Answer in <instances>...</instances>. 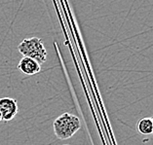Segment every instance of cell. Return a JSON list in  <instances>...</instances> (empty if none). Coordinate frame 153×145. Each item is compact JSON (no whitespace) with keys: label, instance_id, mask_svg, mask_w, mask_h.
Returning <instances> with one entry per match:
<instances>
[{"label":"cell","instance_id":"1","mask_svg":"<svg viewBox=\"0 0 153 145\" xmlns=\"http://www.w3.org/2000/svg\"><path fill=\"white\" fill-rule=\"evenodd\" d=\"M81 128L79 118L70 113H63L53 123V129L59 139L65 140L72 137Z\"/></svg>","mask_w":153,"mask_h":145},{"label":"cell","instance_id":"2","mask_svg":"<svg viewBox=\"0 0 153 145\" xmlns=\"http://www.w3.org/2000/svg\"><path fill=\"white\" fill-rule=\"evenodd\" d=\"M19 52L24 57L34 59L41 65L47 61V51L44 46L43 41L37 37L24 39L18 46Z\"/></svg>","mask_w":153,"mask_h":145},{"label":"cell","instance_id":"3","mask_svg":"<svg viewBox=\"0 0 153 145\" xmlns=\"http://www.w3.org/2000/svg\"><path fill=\"white\" fill-rule=\"evenodd\" d=\"M19 106L17 100L11 98H0V115L2 121L9 122L17 116Z\"/></svg>","mask_w":153,"mask_h":145},{"label":"cell","instance_id":"4","mask_svg":"<svg viewBox=\"0 0 153 145\" xmlns=\"http://www.w3.org/2000/svg\"><path fill=\"white\" fill-rule=\"evenodd\" d=\"M18 68L20 71H22L25 75L32 76L34 74H37L40 72V64L37 61H35L34 59H32L30 58L24 57L19 62Z\"/></svg>","mask_w":153,"mask_h":145},{"label":"cell","instance_id":"5","mask_svg":"<svg viewBox=\"0 0 153 145\" xmlns=\"http://www.w3.org/2000/svg\"><path fill=\"white\" fill-rule=\"evenodd\" d=\"M137 129L140 135H148L153 133V127H152V121L151 118L145 117L140 119L137 124Z\"/></svg>","mask_w":153,"mask_h":145},{"label":"cell","instance_id":"6","mask_svg":"<svg viewBox=\"0 0 153 145\" xmlns=\"http://www.w3.org/2000/svg\"><path fill=\"white\" fill-rule=\"evenodd\" d=\"M151 121H152V127H153V117L151 118Z\"/></svg>","mask_w":153,"mask_h":145},{"label":"cell","instance_id":"7","mask_svg":"<svg viewBox=\"0 0 153 145\" xmlns=\"http://www.w3.org/2000/svg\"><path fill=\"white\" fill-rule=\"evenodd\" d=\"M2 121V118H1V115H0V122Z\"/></svg>","mask_w":153,"mask_h":145},{"label":"cell","instance_id":"8","mask_svg":"<svg viewBox=\"0 0 153 145\" xmlns=\"http://www.w3.org/2000/svg\"><path fill=\"white\" fill-rule=\"evenodd\" d=\"M63 145H69V144H63Z\"/></svg>","mask_w":153,"mask_h":145}]
</instances>
